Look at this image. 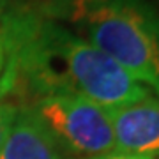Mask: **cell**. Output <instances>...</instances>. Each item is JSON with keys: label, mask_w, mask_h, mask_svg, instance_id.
Listing matches in <instances>:
<instances>
[{"label": "cell", "mask_w": 159, "mask_h": 159, "mask_svg": "<svg viewBox=\"0 0 159 159\" xmlns=\"http://www.w3.org/2000/svg\"><path fill=\"white\" fill-rule=\"evenodd\" d=\"M6 64L0 96L23 89L30 96L76 94L106 110L152 96L145 85L64 23L30 9L0 16Z\"/></svg>", "instance_id": "cell-1"}, {"label": "cell", "mask_w": 159, "mask_h": 159, "mask_svg": "<svg viewBox=\"0 0 159 159\" xmlns=\"http://www.w3.org/2000/svg\"><path fill=\"white\" fill-rule=\"evenodd\" d=\"M41 12L89 41L159 97V12L147 0H53Z\"/></svg>", "instance_id": "cell-2"}, {"label": "cell", "mask_w": 159, "mask_h": 159, "mask_svg": "<svg viewBox=\"0 0 159 159\" xmlns=\"http://www.w3.org/2000/svg\"><path fill=\"white\" fill-rule=\"evenodd\" d=\"M46 131L60 154L90 157L115 150L111 120L106 108L76 94H39L23 104Z\"/></svg>", "instance_id": "cell-3"}, {"label": "cell", "mask_w": 159, "mask_h": 159, "mask_svg": "<svg viewBox=\"0 0 159 159\" xmlns=\"http://www.w3.org/2000/svg\"><path fill=\"white\" fill-rule=\"evenodd\" d=\"M115 150L143 157H159V97L108 110Z\"/></svg>", "instance_id": "cell-4"}, {"label": "cell", "mask_w": 159, "mask_h": 159, "mask_svg": "<svg viewBox=\"0 0 159 159\" xmlns=\"http://www.w3.org/2000/svg\"><path fill=\"white\" fill-rule=\"evenodd\" d=\"M0 159H64L57 145L25 106H20L16 122Z\"/></svg>", "instance_id": "cell-5"}, {"label": "cell", "mask_w": 159, "mask_h": 159, "mask_svg": "<svg viewBox=\"0 0 159 159\" xmlns=\"http://www.w3.org/2000/svg\"><path fill=\"white\" fill-rule=\"evenodd\" d=\"M18 111H20V104L9 101L6 96H0V152L14 127Z\"/></svg>", "instance_id": "cell-6"}, {"label": "cell", "mask_w": 159, "mask_h": 159, "mask_svg": "<svg viewBox=\"0 0 159 159\" xmlns=\"http://www.w3.org/2000/svg\"><path fill=\"white\" fill-rule=\"evenodd\" d=\"M71 159V157H69ZM73 159H152V157H143V156H133V154H125V152H113L108 154H101V156H90V157H73Z\"/></svg>", "instance_id": "cell-7"}, {"label": "cell", "mask_w": 159, "mask_h": 159, "mask_svg": "<svg viewBox=\"0 0 159 159\" xmlns=\"http://www.w3.org/2000/svg\"><path fill=\"white\" fill-rule=\"evenodd\" d=\"M4 64H6V51H4V41H2V35H0V74L4 71Z\"/></svg>", "instance_id": "cell-8"}, {"label": "cell", "mask_w": 159, "mask_h": 159, "mask_svg": "<svg viewBox=\"0 0 159 159\" xmlns=\"http://www.w3.org/2000/svg\"><path fill=\"white\" fill-rule=\"evenodd\" d=\"M157 159H159V157H157Z\"/></svg>", "instance_id": "cell-9"}]
</instances>
